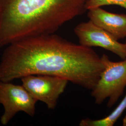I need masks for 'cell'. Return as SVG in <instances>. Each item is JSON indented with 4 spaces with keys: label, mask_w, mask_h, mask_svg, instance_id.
I'll return each mask as SVG.
<instances>
[{
    "label": "cell",
    "mask_w": 126,
    "mask_h": 126,
    "mask_svg": "<svg viewBox=\"0 0 126 126\" xmlns=\"http://www.w3.org/2000/svg\"><path fill=\"white\" fill-rule=\"evenodd\" d=\"M74 32L79 44L92 48L99 47L116 54L122 59H126V44L119 42L110 33L89 20L78 24Z\"/></svg>",
    "instance_id": "cell-6"
},
{
    "label": "cell",
    "mask_w": 126,
    "mask_h": 126,
    "mask_svg": "<svg viewBox=\"0 0 126 126\" xmlns=\"http://www.w3.org/2000/svg\"><path fill=\"white\" fill-rule=\"evenodd\" d=\"M126 109V94L117 107L108 116L99 120L86 118L82 120L80 126H113Z\"/></svg>",
    "instance_id": "cell-8"
},
{
    "label": "cell",
    "mask_w": 126,
    "mask_h": 126,
    "mask_svg": "<svg viewBox=\"0 0 126 126\" xmlns=\"http://www.w3.org/2000/svg\"><path fill=\"white\" fill-rule=\"evenodd\" d=\"M89 0H0V50L32 36L54 34L83 14Z\"/></svg>",
    "instance_id": "cell-2"
},
{
    "label": "cell",
    "mask_w": 126,
    "mask_h": 126,
    "mask_svg": "<svg viewBox=\"0 0 126 126\" xmlns=\"http://www.w3.org/2000/svg\"><path fill=\"white\" fill-rule=\"evenodd\" d=\"M125 44H126V43H125Z\"/></svg>",
    "instance_id": "cell-11"
},
{
    "label": "cell",
    "mask_w": 126,
    "mask_h": 126,
    "mask_svg": "<svg viewBox=\"0 0 126 126\" xmlns=\"http://www.w3.org/2000/svg\"><path fill=\"white\" fill-rule=\"evenodd\" d=\"M122 125L123 126H126V114L123 119L122 120Z\"/></svg>",
    "instance_id": "cell-10"
},
{
    "label": "cell",
    "mask_w": 126,
    "mask_h": 126,
    "mask_svg": "<svg viewBox=\"0 0 126 126\" xmlns=\"http://www.w3.org/2000/svg\"><path fill=\"white\" fill-rule=\"evenodd\" d=\"M103 69L101 57L92 48L54 33L28 37L7 46L0 62V81L50 75L92 90Z\"/></svg>",
    "instance_id": "cell-1"
},
{
    "label": "cell",
    "mask_w": 126,
    "mask_h": 126,
    "mask_svg": "<svg viewBox=\"0 0 126 126\" xmlns=\"http://www.w3.org/2000/svg\"><path fill=\"white\" fill-rule=\"evenodd\" d=\"M21 79L22 85L33 98L52 110L56 107L69 82L61 77L42 74L28 75Z\"/></svg>",
    "instance_id": "cell-5"
},
{
    "label": "cell",
    "mask_w": 126,
    "mask_h": 126,
    "mask_svg": "<svg viewBox=\"0 0 126 126\" xmlns=\"http://www.w3.org/2000/svg\"><path fill=\"white\" fill-rule=\"evenodd\" d=\"M37 101L23 85H14L11 82L0 81V104L4 109L0 118L2 125L8 124L19 112H23L33 117Z\"/></svg>",
    "instance_id": "cell-4"
},
{
    "label": "cell",
    "mask_w": 126,
    "mask_h": 126,
    "mask_svg": "<svg viewBox=\"0 0 126 126\" xmlns=\"http://www.w3.org/2000/svg\"><path fill=\"white\" fill-rule=\"evenodd\" d=\"M100 57L104 69L92 90L91 96L98 105L108 99L107 107L111 108L122 96L126 87V59L114 62L106 54Z\"/></svg>",
    "instance_id": "cell-3"
},
{
    "label": "cell",
    "mask_w": 126,
    "mask_h": 126,
    "mask_svg": "<svg viewBox=\"0 0 126 126\" xmlns=\"http://www.w3.org/2000/svg\"><path fill=\"white\" fill-rule=\"evenodd\" d=\"M88 10L89 20L110 33L117 40L126 37V15L112 13L98 7Z\"/></svg>",
    "instance_id": "cell-7"
},
{
    "label": "cell",
    "mask_w": 126,
    "mask_h": 126,
    "mask_svg": "<svg viewBox=\"0 0 126 126\" xmlns=\"http://www.w3.org/2000/svg\"><path fill=\"white\" fill-rule=\"evenodd\" d=\"M111 5H118L126 9V0H89L86 5V9L88 10Z\"/></svg>",
    "instance_id": "cell-9"
}]
</instances>
